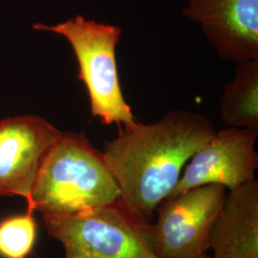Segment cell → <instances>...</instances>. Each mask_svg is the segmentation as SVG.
<instances>
[{
	"label": "cell",
	"mask_w": 258,
	"mask_h": 258,
	"mask_svg": "<svg viewBox=\"0 0 258 258\" xmlns=\"http://www.w3.org/2000/svg\"><path fill=\"white\" fill-rule=\"evenodd\" d=\"M200 113L172 110L152 123L119 127L102 154L120 187V200L137 217L151 223L157 206L174 189L190 158L215 133Z\"/></svg>",
	"instance_id": "6da1fadb"
},
{
	"label": "cell",
	"mask_w": 258,
	"mask_h": 258,
	"mask_svg": "<svg viewBox=\"0 0 258 258\" xmlns=\"http://www.w3.org/2000/svg\"><path fill=\"white\" fill-rule=\"evenodd\" d=\"M120 198V187L102 151L84 133L62 132L42 160L27 212L70 215Z\"/></svg>",
	"instance_id": "7a4b0ae2"
},
{
	"label": "cell",
	"mask_w": 258,
	"mask_h": 258,
	"mask_svg": "<svg viewBox=\"0 0 258 258\" xmlns=\"http://www.w3.org/2000/svg\"><path fill=\"white\" fill-rule=\"evenodd\" d=\"M33 28L53 32L69 41L79 63L78 78L89 95L93 117L105 125L118 127H133L138 123L120 87L116 60L120 28L82 16L55 25L37 23Z\"/></svg>",
	"instance_id": "3957f363"
},
{
	"label": "cell",
	"mask_w": 258,
	"mask_h": 258,
	"mask_svg": "<svg viewBox=\"0 0 258 258\" xmlns=\"http://www.w3.org/2000/svg\"><path fill=\"white\" fill-rule=\"evenodd\" d=\"M47 233L64 249L63 258H157L150 224L115 203L70 215H42Z\"/></svg>",
	"instance_id": "277c9868"
},
{
	"label": "cell",
	"mask_w": 258,
	"mask_h": 258,
	"mask_svg": "<svg viewBox=\"0 0 258 258\" xmlns=\"http://www.w3.org/2000/svg\"><path fill=\"white\" fill-rule=\"evenodd\" d=\"M226 187L211 184L167 197L150 224V245L157 258H187L207 253L213 222L226 200Z\"/></svg>",
	"instance_id": "5b68a950"
},
{
	"label": "cell",
	"mask_w": 258,
	"mask_h": 258,
	"mask_svg": "<svg viewBox=\"0 0 258 258\" xmlns=\"http://www.w3.org/2000/svg\"><path fill=\"white\" fill-rule=\"evenodd\" d=\"M258 128L231 127L215 131L184 166L168 197L206 184H221L230 190L255 179Z\"/></svg>",
	"instance_id": "8992f818"
},
{
	"label": "cell",
	"mask_w": 258,
	"mask_h": 258,
	"mask_svg": "<svg viewBox=\"0 0 258 258\" xmlns=\"http://www.w3.org/2000/svg\"><path fill=\"white\" fill-rule=\"evenodd\" d=\"M61 134L34 115L0 120V196L29 202L42 160Z\"/></svg>",
	"instance_id": "52a82bcc"
},
{
	"label": "cell",
	"mask_w": 258,
	"mask_h": 258,
	"mask_svg": "<svg viewBox=\"0 0 258 258\" xmlns=\"http://www.w3.org/2000/svg\"><path fill=\"white\" fill-rule=\"evenodd\" d=\"M183 15L223 59H258V0H188Z\"/></svg>",
	"instance_id": "ba28073f"
},
{
	"label": "cell",
	"mask_w": 258,
	"mask_h": 258,
	"mask_svg": "<svg viewBox=\"0 0 258 258\" xmlns=\"http://www.w3.org/2000/svg\"><path fill=\"white\" fill-rule=\"evenodd\" d=\"M212 258H258V182L230 190L212 225Z\"/></svg>",
	"instance_id": "9c48e42d"
},
{
	"label": "cell",
	"mask_w": 258,
	"mask_h": 258,
	"mask_svg": "<svg viewBox=\"0 0 258 258\" xmlns=\"http://www.w3.org/2000/svg\"><path fill=\"white\" fill-rule=\"evenodd\" d=\"M236 64L233 79L222 93V121L231 127L258 128V59Z\"/></svg>",
	"instance_id": "30bf717a"
},
{
	"label": "cell",
	"mask_w": 258,
	"mask_h": 258,
	"mask_svg": "<svg viewBox=\"0 0 258 258\" xmlns=\"http://www.w3.org/2000/svg\"><path fill=\"white\" fill-rule=\"evenodd\" d=\"M37 238L34 212L12 216L0 222V256L26 258L33 250Z\"/></svg>",
	"instance_id": "8fae6325"
},
{
	"label": "cell",
	"mask_w": 258,
	"mask_h": 258,
	"mask_svg": "<svg viewBox=\"0 0 258 258\" xmlns=\"http://www.w3.org/2000/svg\"><path fill=\"white\" fill-rule=\"evenodd\" d=\"M187 258H212L209 255H207V253H202V254H197V255H194V256H190V257Z\"/></svg>",
	"instance_id": "7c38bea8"
}]
</instances>
